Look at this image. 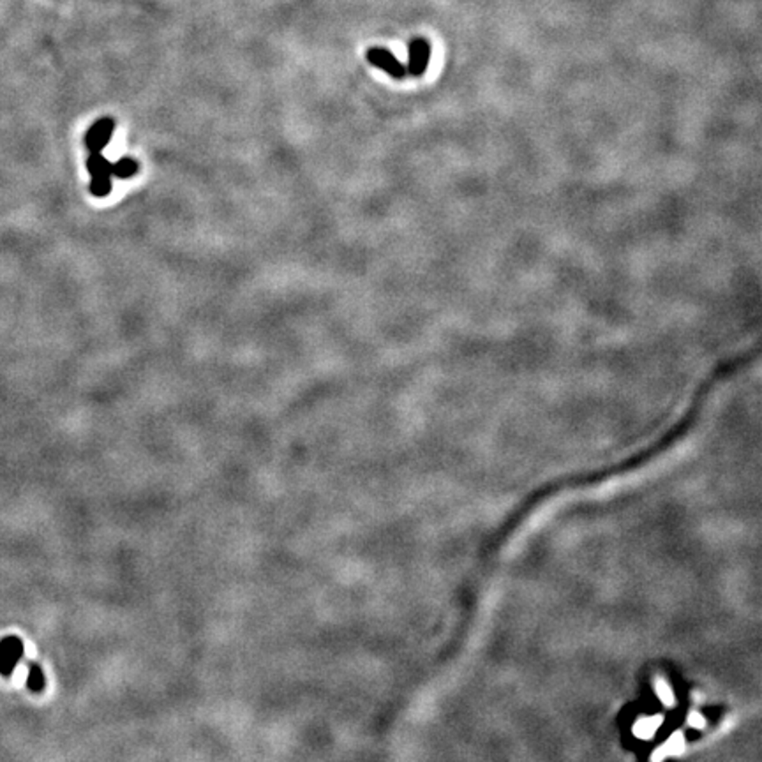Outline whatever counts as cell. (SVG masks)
I'll list each match as a JSON object with an SVG mask.
<instances>
[{"label":"cell","mask_w":762,"mask_h":762,"mask_svg":"<svg viewBox=\"0 0 762 762\" xmlns=\"http://www.w3.org/2000/svg\"><path fill=\"white\" fill-rule=\"evenodd\" d=\"M366 59L370 66H374L376 69L383 71V73L389 74L394 80H404L408 76L406 66L401 64L399 60L394 57V53L387 48H369L366 53Z\"/></svg>","instance_id":"1"},{"label":"cell","mask_w":762,"mask_h":762,"mask_svg":"<svg viewBox=\"0 0 762 762\" xmlns=\"http://www.w3.org/2000/svg\"><path fill=\"white\" fill-rule=\"evenodd\" d=\"M431 62V43L425 37H415L408 44V66L406 73L410 76L420 78L427 71Z\"/></svg>","instance_id":"2"},{"label":"cell","mask_w":762,"mask_h":762,"mask_svg":"<svg viewBox=\"0 0 762 762\" xmlns=\"http://www.w3.org/2000/svg\"><path fill=\"white\" fill-rule=\"evenodd\" d=\"M115 124L113 118L103 117L99 120H95L94 124L88 127V131L85 132V147L88 148V152H103L108 147L111 136H113Z\"/></svg>","instance_id":"3"},{"label":"cell","mask_w":762,"mask_h":762,"mask_svg":"<svg viewBox=\"0 0 762 762\" xmlns=\"http://www.w3.org/2000/svg\"><path fill=\"white\" fill-rule=\"evenodd\" d=\"M23 658V642L16 635H8L0 641V674L11 676L15 667Z\"/></svg>","instance_id":"4"},{"label":"cell","mask_w":762,"mask_h":762,"mask_svg":"<svg viewBox=\"0 0 762 762\" xmlns=\"http://www.w3.org/2000/svg\"><path fill=\"white\" fill-rule=\"evenodd\" d=\"M111 168H113V162L108 161L103 155V152H90L87 159V169L90 173V176H99V175H111Z\"/></svg>","instance_id":"5"},{"label":"cell","mask_w":762,"mask_h":762,"mask_svg":"<svg viewBox=\"0 0 762 762\" xmlns=\"http://www.w3.org/2000/svg\"><path fill=\"white\" fill-rule=\"evenodd\" d=\"M139 169V165L134 161L132 158H122L118 159L117 162L113 165V168H111V173H113V176H117V179H131V176H134L136 173H138Z\"/></svg>","instance_id":"6"},{"label":"cell","mask_w":762,"mask_h":762,"mask_svg":"<svg viewBox=\"0 0 762 762\" xmlns=\"http://www.w3.org/2000/svg\"><path fill=\"white\" fill-rule=\"evenodd\" d=\"M111 187H113L111 175H99L92 176L88 189H90V193L95 198H104V196H108L111 193Z\"/></svg>","instance_id":"7"},{"label":"cell","mask_w":762,"mask_h":762,"mask_svg":"<svg viewBox=\"0 0 762 762\" xmlns=\"http://www.w3.org/2000/svg\"><path fill=\"white\" fill-rule=\"evenodd\" d=\"M27 686L32 690L34 693L43 692L44 686H46V678H44V672L37 663H30L29 667V678H27Z\"/></svg>","instance_id":"8"}]
</instances>
